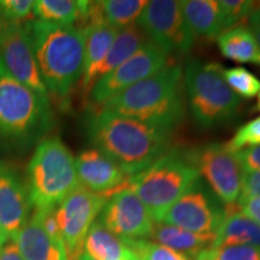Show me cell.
I'll list each match as a JSON object with an SVG mask.
<instances>
[{"instance_id": "603a6c76", "label": "cell", "mask_w": 260, "mask_h": 260, "mask_svg": "<svg viewBox=\"0 0 260 260\" xmlns=\"http://www.w3.org/2000/svg\"><path fill=\"white\" fill-rule=\"evenodd\" d=\"M217 44L223 56L228 59L260 67V47L245 25H236L222 32L217 38Z\"/></svg>"}, {"instance_id": "83f0119b", "label": "cell", "mask_w": 260, "mask_h": 260, "mask_svg": "<svg viewBox=\"0 0 260 260\" xmlns=\"http://www.w3.org/2000/svg\"><path fill=\"white\" fill-rule=\"evenodd\" d=\"M193 260H260V247H211L198 254Z\"/></svg>"}, {"instance_id": "7402d4cb", "label": "cell", "mask_w": 260, "mask_h": 260, "mask_svg": "<svg viewBox=\"0 0 260 260\" xmlns=\"http://www.w3.org/2000/svg\"><path fill=\"white\" fill-rule=\"evenodd\" d=\"M149 237L191 259L205 249L211 248L214 241V234H195L161 223L154 224Z\"/></svg>"}, {"instance_id": "74e56055", "label": "cell", "mask_w": 260, "mask_h": 260, "mask_svg": "<svg viewBox=\"0 0 260 260\" xmlns=\"http://www.w3.org/2000/svg\"><path fill=\"white\" fill-rule=\"evenodd\" d=\"M80 260H95V259H93L92 256L90 255H88L87 254V253H83L82 255H81V258H80Z\"/></svg>"}, {"instance_id": "4dcf8cb0", "label": "cell", "mask_w": 260, "mask_h": 260, "mask_svg": "<svg viewBox=\"0 0 260 260\" xmlns=\"http://www.w3.org/2000/svg\"><path fill=\"white\" fill-rule=\"evenodd\" d=\"M31 0H0V24H22L32 16Z\"/></svg>"}, {"instance_id": "d6a6232c", "label": "cell", "mask_w": 260, "mask_h": 260, "mask_svg": "<svg viewBox=\"0 0 260 260\" xmlns=\"http://www.w3.org/2000/svg\"><path fill=\"white\" fill-rule=\"evenodd\" d=\"M260 199V171H243L242 188L239 199Z\"/></svg>"}, {"instance_id": "30bf717a", "label": "cell", "mask_w": 260, "mask_h": 260, "mask_svg": "<svg viewBox=\"0 0 260 260\" xmlns=\"http://www.w3.org/2000/svg\"><path fill=\"white\" fill-rule=\"evenodd\" d=\"M138 25L149 41L168 54L171 52L186 53L195 41L182 15L180 2H148L140 15Z\"/></svg>"}, {"instance_id": "5bb4252c", "label": "cell", "mask_w": 260, "mask_h": 260, "mask_svg": "<svg viewBox=\"0 0 260 260\" xmlns=\"http://www.w3.org/2000/svg\"><path fill=\"white\" fill-rule=\"evenodd\" d=\"M99 222L123 240H144L154 226L147 209L129 186L107 198Z\"/></svg>"}, {"instance_id": "cb8c5ba5", "label": "cell", "mask_w": 260, "mask_h": 260, "mask_svg": "<svg viewBox=\"0 0 260 260\" xmlns=\"http://www.w3.org/2000/svg\"><path fill=\"white\" fill-rule=\"evenodd\" d=\"M147 41L148 39L146 38V34L139 25L132 24L124 29H121L111 48L107 52L105 59L103 60L96 71V82L105 75L110 74L119 65H122L125 60H128Z\"/></svg>"}, {"instance_id": "9a60e30c", "label": "cell", "mask_w": 260, "mask_h": 260, "mask_svg": "<svg viewBox=\"0 0 260 260\" xmlns=\"http://www.w3.org/2000/svg\"><path fill=\"white\" fill-rule=\"evenodd\" d=\"M27 183L11 162L0 160V226L5 241H14L31 210Z\"/></svg>"}, {"instance_id": "e0dca14e", "label": "cell", "mask_w": 260, "mask_h": 260, "mask_svg": "<svg viewBox=\"0 0 260 260\" xmlns=\"http://www.w3.org/2000/svg\"><path fill=\"white\" fill-rule=\"evenodd\" d=\"M82 29L86 42H84V60L81 86L83 93L87 94L95 84L96 71L105 59L107 52L111 48L119 30L103 19L90 22Z\"/></svg>"}, {"instance_id": "ffe728a7", "label": "cell", "mask_w": 260, "mask_h": 260, "mask_svg": "<svg viewBox=\"0 0 260 260\" xmlns=\"http://www.w3.org/2000/svg\"><path fill=\"white\" fill-rule=\"evenodd\" d=\"M180 5L187 27L194 38L213 40L223 32L218 2L186 0L180 2Z\"/></svg>"}, {"instance_id": "7a4b0ae2", "label": "cell", "mask_w": 260, "mask_h": 260, "mask_svg": "<svg viewBox=\"0 0 260 260\" xmlns=\"http://www.w3.org/2000/svg\"><path fill=\"white\" fill-rule=\"evenodd\" d=\"M23 27L48 94L57 100L68 99L82 77L86 42L83 29L40 19H29Z\"/></svg>"}, {"instance_id": "8fae6325", "label": "cell", "mask_w": 260, "mask_h": 260, "mask_svg": "<svg viewBox=\"0 0 260 260\" xmlns=\"http://www.w3.org/2000/svg\"><path fill=\"white\" fill-rule=\"evenodd\" d=\"M189 157L218 200L226 205L236 204L243 178V169L236 153L224 144H210L189 151Z\"/></svg>"}, {"instance_id": "d6986e66", "label": "cell", "mask_w": 260, "mask_h": 260, "mask_svg": "<svg viewBox=\"0 0 260 260\" xmlns=\"http://www.w3.org/2000/svg\"><path fill=\"white\" fill-rule=\"evenodd\" d=\"M254 246L260 247V225L243 214L239 205H226L219 226L214 233L212 247Z\"/></svg>"}, {"instance_id": "4fadbf2b", "label": "cell", "mask_w": 260, "mask_h": 260, "mask_svg": "<svg viewBox=\"0 0 260 260\" xmlns=\"http://www.w3.org/2000/svg\"><path fill=\"white\" fill-rule=\"evenodd\" d=\"M0 45L5 69L44 102L50 103V94L41 79L23 24H0Z\"/></svg>"}, {"instance_id": "3957f363", "label": "cell", "mask_w": 260, "mask_h": 260, "mask_svg": "<svg viewBox=\"0 0 260 260\" xmlns=\"http://www.w3.org/2000/svg\"><path fill=\"white\" fill-rule=\"evenodd\" d=\"M181 80V68L168 65L113 96L102 109L146 124L172 130L184 117Z\"/></svg>"}, {"instance_id": "b9f144b4", "label": "cell", "mask_w": 260, "mask_h": 260, "mask_svg": "<svg viewBox=\"0 0 260 260\" xmlns=\"http://www.w3.org/2000/svg\"><path fill=\"white\" fill-rule=\"evenodd\" d=\"M0 234H2V235H3V232H2V226H0ZM3 237H4V235H3ZM5 240V239H4ZM6 242V241H5Z\"/></svg>"}, {"instance_id": "ab89813d", "label": "cell", "mask_w": 260, "mask_h": 260, "mask_svg": "<svg viewBox=\"0 0 260 260\" xmlns=\"http://www.w3.org/2000/svg\"><path fill=\"white\" fill-rule=\"evenodd\" d=\"M256 110L260 112V93H259V99H258V105H256Z\"/></svg>"}, {"instance_id": "60d3db41", "label": "cell", "mask_w": 260, "mask_h": 260, "mask_svg": "<svg viewBox=\"0 0 260 260\" xmlns=\"http://www.w3.org/2000/svg\"><path fill=\"white\" fill-rule=\"evenodd\" d=\"M0 61H2V45H0Z\"/></svg>"}, {"instance_id": "484cf974", "label": "cell", "mask_w": 260, "mask_h": 260, "mask_svg": "<svg viewBox=\"0 0 260 260\" xmlns=\"http://www.w3.org/2000/svg\"><path fill=\"white\" fill-rule=\"evenodd\" d=\"M148 2L146 0H105L100 2L104 21L121 30L135 24Z\"/></svg>"}, {"instance_id": "8992f818", "label": "cell", "mask_w": 260, "mask_h": 260, "mask_svg": "<svg viewBox=\"0 0 260 260\" xmlns=\"http://www.w3.org/2000/svg\"><path fill=\"white\" fill-rule=\"evenodd\" d=\"M52 124L50 103L18 82L0 61V140L30 144Z\"/></svg>"}, {"instance_id": "ba28073f", "label": "cell", "mask_w": 260, "mask_h": 260, "mask_svg": "<svg viewBox=\"0 0 260 260\" xmlns=\"http://www.w3.org/2000/svg\"><path fill=\"white\" fill-rule=\"evenodd\" d=\"M106 197L79 184L56 209L67 260H80L90 226L102 212Z\"/></svg>"}, {"instance_id": "44dd1931", "label": "cell", "mask_w": 260, "mask_h": 260, "mask_svg": "<svg viewBox=\"0 0 260 260\" xmlns=\"http://www.w3.org/2000/svg\"><path fill=\"white\" fill-rule=\"evenodd\" d=\"M84 253L95 260H139L129 240L107 230L100 222L90 226L84 242Z\"/></svg>"}, {"instance_id": "f546056e", "label": "cell", "mask_w": 260, "mask_h": 260, "mask_svg": "<svg viewBox=\"0 0 260 260\" xmlns=\"http://www.w3.org/2000/svg\"><path fill=\"white\" fill-rule=\"evenodd\" d=\"M253 6H254V2H249V0H222V2H218L223 32L236 27L240 21H242L249 15Z\"/></svg>"}, {"instance_id": "8d00e7d4", "label": "cell", "mask_w": 260, "mask_h": 260, "mask_svg": "<svg viewBox=\"0 0 260 260\" xmlns=\"http://www.w3.org/2000/svg\"><path fill=\"white\" fill-rule=\"evenodd\" d=\"M0 260H23L14 241H8L0 248Z\"/></svg>"}, {"instance_id": "f1b7e54d", "label": "cell", "mask_w": 260, "mask_h": 260, "mask_svg": "<svg viewBox=\"0 0 260 260\" xmlns=\"http://www.w3.org/2000/svg\"><path fill=\"white\" fill-rule=\"evenodd\" d=\"M129 242L138 254L139 260H193L160 243L146 240H129Z\"/></svg>"}, {"instance_id": "7c38bea8", "label": "cell", "mask_w": 260, "mask_h": 260, "mask_svg": "<svg viewBox=\"0 0 260 260\" xmlns=\"http://www.w3.org/2000/svg\"><path fill=\"white\" fill-rule=\"evenodd\" d=\"M223 216L218 198L200 178L169 209L161 223L195 234H214Z\"/></svg>"}, {"instance_id": "4316f807", "label": "cell", "mask_w": 260, "mask_h": 260, "mask_svg": "<svg viewBox=\"0 0 260 260\" xmlns=\"http://www.w3.org/2000/svg\"><path fill=\"white\" fill-rule=\"evenodd\" d=\"M224 80L237 96L252 99L260 93V80L245 68L224 69Z\"/></svg>"}, {"instance_id": "277c9868", "label": "cell", "mask_w": 260, "mask_h": 260, "mask_svg": "<svg viewBox=\"0 0 260 260\" xmlns=\"http://www.w3.org/2000/svg\"><path fill=\"white\" fill-rule=\"evenodd\" d=\"M200 180L189 152H165L145 170L130 177L128 186L147 209L149 216L161 223L169 209Z\"/></svg>"}, {"instance_id": "2e32d148", "label": "cell", "mask_w": 260, "mask_h": 260, "mask_svg": "<svg viewBox=\"0 0 260 260\" xmlns=\"http://www.w3.org/2000/svg\"><path fill=\"white\" fill-rule=\"evenodd\" d=\"M80 183L93 193L109 198L128 186L130 176L99 149H86L75 159Z\"/></svg>"}, {"instance_id": "6da1fadb", "label": "cell", "mask_w": 260, "mask_h": 260, "mask_svg": "<svg viewBox=\"0 0 260 260\" xmlns=\"http://www.w3.org/2000/svg\"><path fill=\"white\" fill-rule=\"evenodd\" d=\"M86 130L96 149L115 160L130 177L168 151L171 133L103 109L88 117Z\"/></svg>"}, {"instance_id": "ac0fdd59", "label": "cell", "mask_w": 260, "mask_h": 260, "mask_svg": "<svg viewBox=\"0 0 260 260\" xmlns=\"http://www.w3.org/2000/svg\"><path fill=\"white\" fill-rule=\"evenodd\" d=\"M14 242L23 260H67L64 247L46 233L37 211L19 230Z\"/></svg>"}, {"instance_id": "52a82bcc", "label": "cell", "mask_w": 260, "mask_h": 260, "mask_svg": "<svg viewBox=\"0 0 260 260\" xmlns=\"http://www.w3.org/2000/svg\"><path fill=\"white\" fill-rule=\"evenodd\" d=\"M224 68L216 61L191 60L184 70L188 105L194 121L209 129L232 119L240 98L224 80Z\"/></svg>"}, {"instance_id": "836d02e7", "label": "cell", "mask_w": 260, "mask_h": 260, "mask_svg": "<svg viewBox=\"0 0 260 260\" xmlns=\"http://www.w3.org/2000/svg\"><path fill=\"white\" fill-rule=\"evenodd\" d=\"M243 171H260V145L236 153Z\"/></svg>"}, {"instance_id": "9c48e42d", "label": "cell", "mask_w": 260, "mask_h": 260, "mask_svg": "<svg viewBox=\"0 0 260 260\" xmlns=\"http://www.w3.org/2000/svg\"><path fill=\"white\" fill-rule=\"evenodd\" d=\"M168 65V53L148 40L128 60L94 84L89 92L90 103L104 106L113 96L159 73Z\"/></svg>"}, {"instance_id": "1f68e13d", "label": "cell", "mask_w": 260, "mask_h": 260, "mask_svg": "<svg viewBox=\"0 0 260 260\" xmlns=\"http://www.w3.org/2000/svg\"><path fill=\"white\" fill-rule=\"evenodd\" d=\"M260 145V117L247 122L237 129L235 135L233 136L228 144L226 148L233 153L241 152L246 148L255 147Z\"/></svg>"}, {"instance_id": "5b68a950", "label": "cell", "mask_w": 260, "mask_h": 260, "mask_svg": "<svg viewBox=\"0 0 260 260\" xmlns=\"http://www.w3.org/2000/svg\"><path fill=\"white\" fill-rule=\"evenodd\" d=\"M25 183L34 210L56 209L81 184L75 158L58 136L39 142L27 167Z\"/></svg>"}, {"instance_id": "f35d334b", "label": "cell", "mask_w": 260, "mask_h": 260, "mask_svg": "<svg viewBox=\"0 0 260 260\" xmlns=\"http://www.w3.org/2000/svg\"><path fill=\"white\" fill-rule=\"evenodd\" d=\"M4 243H6V242H5V240H4V237H3L2 234H0V248H2V247H3V245H4Z\"/></svg>"}, {"instance_id": "e575fe53", "label": "cell", "mask_w": 260, "mask_h": 260, "mask_svg": "<svg viewBox=\"0 0 260 260\" xmlns=\"http://www.w3.org/2000/svg\"><path fill=\"white\" fill-rule=\"evenodd\" d=\"M240 210L248 218L254 220L260 225V199L259 198H252V199H239L237 200Z\"/></svg>"}, {"instance_id": "d590c367", "label": "cell", "mask_w": 260, "mask_h": 260, "mask_svg": "<svg viewBox=\"0 0 260 260\" xmlns=\"http://www.w3.org/2000/svg\"><path fill=\"white\" fill-rule=\"evenodd\" d=\"M247 28L260 47V5H255V3L252 11L247 16Z\"/></svg>"}, {"instance_id": "d4e9b609", "label": "cell", "mask_w": 260, "mask_h": 260, "mask_svg": "<svg viewBox=\"0 0 260 260\" xmlns=\"http://www.w3.org/2000/svg\"><path fill=\"white\" fill-rule=\"evenodd\" d=\"M90 2L79 0H37L32 5V16L40 21L54 24H74L86 18Z\"/></svg>"}]
</instances>
